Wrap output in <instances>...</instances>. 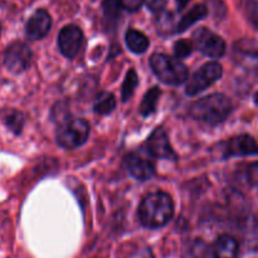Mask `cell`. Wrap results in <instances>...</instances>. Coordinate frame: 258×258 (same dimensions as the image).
<instances>
[{
	"label": "cell",
	"instance_id": "cell-17",
	"mask_svg": "<svg viewBox=\"0 0 258 258\" xmlns=\"http://www.w3.org/2000/svg\"><path fill=\"white\" fill-rule=\"evenodd\" d=\"M161 91L159 87H153L146 92L144 96L143 101L140 105V112L143 116H149L151 113L155 112L156 106H158V101L160 98Z\"/></svg>",
	"mask_w": 258,
	"mask_h": 258
},
{
	"label": "cell",
	"instance_id": "cell-18",
	"mask_svg": "<svg viewBox=\"0 0 258 258\" xmlns=\"http://www.w3.org/2000/svg\"><path fill=\"white\" fill-rule=\"evenodd\" d=\"M116 107V100L115 96L111 93H102L100 97L97 98L95 103V112L100 113V115H107V113L112 112Z\"/></svg>",
	"mask_w": 258,
	"mask_h": 258
},
{
	"label": "cell",
	"instance_id": "cell-19",
	"mask_svg": "<svg viewBox=\"0 0 258 258\" xmlns=\"http://www.w3.org/2000/svg\"><path fill=\"white\" fill-rule=\"evenodd\" d=\"M242 13L248 19V22L258 30V2L257 0H242L241 4Z\"/></svg>",
	"mask_w": 258,
	"mask_h": 258
},
{
	"label": "cell",
	"instance_id": "cell-24",
	"mask_svg": "<svg viewBox=\"0 0 258 258\" xmlns=\"http://www.w3.org/2000/svg\"><path fill=\"white\" fill-rule=\"evenodd\" d=\"M122 7V9L128 10V12H138L143 5L144 0H118Z\"/></svg>",
	"mask_w": 258,
	"mask_h": 258
},
{
	"label": "cell",
	"instance_id": "cell-27",
	"mask_svg": "<svg viewBox=\"0 0 258 258\" xmlns=\"http://www.w3.org/2000/svg\"><path fill=\"white\" fill-rule=\"evenodd\" d=\"M189 2L190 0H176V4H178L179 9H183V8H185L189 4Z\"/></svg>",
	"mask_w": 258,
	"mask_h": 258
},
{
	"label": "cell",
	"instance_id": "cell-5",
	"mask_svg": "<svg viewBox=\"0 0 258 258\" xmlns=\"http://www.w3.org/2000/svg\"><path fill=\"white\" fill-rule=\"evenodd\" d=\"M223 75V68L218 62H208L193 73L186 83L185 92L189 96H196L213 85Z\"/></svg>",
	"mask_w": 258,
	"mask_h": 258
},
{
	"label": "cell",
	"instance_id": "cell-15",
	"mask_svg": "<svg viewBox=\"0 0 258 258\" xmlns=\"http://www.w3.org/2000/svg\"><path fill=\"white\" fill-rule=\"evenodd\" d=\"M208 15V9H207L206 5L198 4L196 7L191 8L185 15L180 19V22L178 23V27H176V32L181 33L185 32L186 29L191 27L193 24H196L199 20L204 19V18Z\"/></svg>",
	"mask_w": 258,
	"mask_h": 258
},
{
	"label": "cell",
	"instance_id": "cell-10",
	"mask_svg": "<svg viewBox=\"0 0 258 258\" xmlns=\"http://www.w3.org/2000/svg\"><path fill=\"white\" fill-rule=\"evenodd\" d=\"M52 27V18L44 9H39L29 18L25 25V34L29 39L39 40L48 34Z\"/></svg>",
	"mask_w": 258,
	"mask_h": 258
},
{
	"label": "cell",
	"instance_id": "cell-28",
	"mask_svg": "<svg viewBox=\"0 0 258 258\" xmlns=\"http://www.w3.org/2000/svg\"><path fill=\"white\" fill-rule=\"evenodd\" d=\"M254 101H256V103L258 105V92L256 93V96H254Z\"/></svg>",
	"mask_w": 258,
	"mask_h": 258
},
{
	"label": "cell",
	"instance_id": "cell-8",
	"mask_svg": "<svg viewBox=\"0 0 258 258\" xmlns=\"http://www.w3.org/2000/svg\"><path fill=\"white\" fill-rule=\"evenodd\" d=\"M32 60V50L27 44L15 42L7 48L4 62L12 72L20 73L27 70Z\"/></svg>",
	"mask_w": 258,
	"mask_h": 258
},
{
	"label": "cell",
	"instance_id": "cell-29",
	"mask_svg": "<svg viewBox=\"0 0 258 258\" xmlns=\"http://www.w3.org/2000/svg\"><path fill=\"white\" fill-rule=\"evenodd\" d=\"M0 32H2V25H0Z\"/></svg>",
	"mask_w": 258,
	"mask_h": 258
},
{
	"label": "cell",
	"instance_id": "cell-6",
	"mask_svg": "<svg viewBox=\"0 0 258 258\" xmlns=\"http://www.w3.org/2000/svg\"><path fill=\"white\" fill-rule=\"evenodd\" d=\"M193 47L209 58H221L226 52V42L222 37L207 28H199L193 33Z\"/></svg>",
	"mask_w": 258,
	"mask_h": 258
},
{
	"label": "cell",
	"instance_id": "cell-4",
	"mask_svg": "<svg viewBox=\"0 0 258 258\" xmlns=\"http://www.w3.org/2000/svg\"><path fill=\"white\" fill-rule=\"evenodd\" d=\"M90 135V125L82 118H72L60 123L57 130V143L59 146L73 150L87 141Z\"/></svg>",
	"mask_w": 258,
	"mask_h": 258
},
{
	"label": "cell",
	"instance_id": "cell-7",
	"mask_svg": "<svg viewBox=\"0 0 258 258\" xmlns=\"http://www.w3.org/2000/svg\"><path fill=\"white\" fill-rule=\"evenodd\" d=\"M83 44V33L77 25H66L58 35V47L64 57L75 58Z\"/></svg>",
	"mask_w": 258,
	"mask_h": 258
},
{
	"label": "cell",
	"instance_id": "cell-14",
	"mask_svg": "<svg viewBox=\"0 0 258 258\" xmlns=\"http://www.w3.org/2000/svg\"><path fill=\"white\" fill-rule=\"evenodd\" d=\"M234 50L243 63L258 68V42L252 39H242L234 44Z\"/></svg>",
	"mask_w": 258,
	"mask_h": 258
},
{
	"label": "cell",
	"instance_id": "cell-11",
	"mask_svg": "<svg viewBox=\"0 0 258 258\" xmlns=\"http://www.w3.org/2000/svg\"><path fill=\"white\" fill-rule=\"evenodd\" d=\"M258 155V143L249 135H239L232 138L224 148V156Z\"/></svg>",
	"mask_w": 258,
	"mask_h": 258
},
{
	"label": "cell",
	"instance_id": "cell-20",
	"mask_svg": "<svg viewBox=\"0 0 258 258\" xmlns=\"http://www.w3.org/2000/svg\"><path fill=\"white\" fill-rule=\"evenodd\" d=\"M5 125L14 134H20L24 126V116L19 111H8L4 116Z\"/></svg>",
	"mask_w": 258,
	"mask_h": 258
},
{
	"label": "cell",
	"instance_id": "cell-13",
	"mask_svg": "<svg viewBox=\"0 0 258 258\" xmlns=\"http://www.w3.org/2000/svg\"><path fill=\"white\" fill-rule=\"evenodd\" d=\"M239 253V244L234 237L223 234L218 237L213 246L214 258H237Z\"/></svg>",
	"mask_w": 258,
	"mask_h": 258
},
{
	"label": "cell",
	"instance_id": "cell-16",
	"mask_svg": "<svg viewBox=\"0 0 258 258\" xmlns=\"http://www.w3.org/2000/svg\"><path fill=\"white\" fill-rule=\"evenodd\" d=\"M125 40L128 49L134 53H144L150 44L148 37L136 29H128L126 32Z\"/></svg>",
	"mask_w": 258,
	"mask_h": 258
},
{
	"label": "cell",
	"instance_id": "cell-26",
	"mask_svg": "<svg viewBox=\"0 0 258 258\" xmlns=\"http://www.w3.org/2000/svg\"><path fill=\"white\" fill-rule=\"evenodd\" d=\"M144 2H145L146 7H148L151 12L158 13L165 8L168 0H144Z\"/></svg>",
	"mask_w": 258,
	"mask_h": 258
},
{
	"label": "cell",
	"instance_id": "cell-22",
	"mask_svg": "<svg viewBox=\"0 0 258 258\" xmlns=\"http://www.w3.org/2000/svg\"><path fill=\"white\" fill-rule=\"evenodd\" d=\"M121 7L118 0H105L103 2V13L108 19H116L121 14Z\"/></svg>",
	"mask_w": 258,
	"mask_h": 258
},
{
	"label": "cell",
	"instance_id": "cell-12",
	"mask_svg": "<svg viewBox=\"0 0 258 258\" xmlns=\"http://www.w3.org/2000/svg\"><path fill=\"white\" fill-rule=\"evenodd\" d=\"M125 165L127 168L128 173L135 179L141 181L149 180L155 174V168L151 161L141 158L138 154H128L125 158Z\"/></svg>",
	"mask_w": 258,
	"mask_h": 258
},
{
	"label": "cell",
	"instance_id": "cell-2",
	"mask_svg": "<svg viewBox=\"0 0 258 258\" xmlns=\"http://www.w3.org/2000/svg\"><path fill=\"white\" fill-rule=\"evenodd\" d=\"M231 100L222 93L206 96L196 101L190 106V115L196 120L208 125H218L223 122L232 112Z\"/></svg>",
	"mask_w": 258,
	"mask_h": 258
},
{
	"label": "cell",
	"instance_id": "cell-25",
	"mask_svg": "<svg viewBox=\"0 0 258 258\" xmlns=\"http://www.w3.org/2000/svg\"><path fill=\"white\" fill-rule=\"evenodd\" d=\"M247 179L249 184L253 186H258V163L251 164L247 169Z\"/></svg>",
	"mask_w": 258,
	"mask_h": 258
},
{
	"label": "cell",
	"instance_id": "cell-23",
	"mask_svg": "<svg viewBox=\"0 0 258 258\" xmlns=\"http://www.w3.org/2000/svg\"><path fill=\"white\" fill-rule=\"evenodd\" d=\"M191 52H193V43L189 42V40L181 39L174 44V53H175L178 59L188 57L191 54Z\"/></svg>",
	"mask_w": 258,
	"mask_h": 258
},
{
	"label": "cell",
	"instance_id": "cell-21",
	"mask_svg": "<svg viewBox=\"0 0 258 258\" xmlns=\"http://www.w3.org/2000/svg\"><path fill=\"white\" fill-rule=\"evenodd\" d=\"M138 82V75H136L135 71H128L122 83V91H121V97H122L123 102H126L133 96Z\"/></svg>",
	"mask_w": 258,
	"mask_h": 258
},
{
	"label": "cell",
	"instance_id": "cell-9",
	"mask_svg": "<svg viewBox=\"0 0 258 258\" xmlns=\"http://www.w3.org/2000/svg\"><path fill=\"white\" fill-rule=\"evenodd\" d=\"M148 151L158 159H166V160H175L176 155L170 145L168 135L163 128H156L149 136L146 141Z\"/></svg>",
	"mask_w": 258,
	"mask_h": 258
},
{
	"label": "cell",
	"instance_id": "cell-3",
	"mask_svg": "<svg viewBox=\"0 0 258 258\" xmlns=\"http://www.w3.org/2000/svg\"><path fill=\"white\" fill-rule=\"evenodd\" d=\"M150 66L156 77L166 85L178 86L188 80V68L178 58L155 53L151 55Z\"/></svg>",
	"mask_w": 258,
	"mask_h": 258
},
{
	"label": "cell",
	"instance_id": "cell-1",
	"mask_svg": "<svg viewBox=\"0 0 258 258\" xmlns=\"http://www.w3.org/2000/svg\"><path fill=\"white\" fill-rule=\"evenodd\" d=\"M173 216V199L164 191L149 194L139 207V218L148 228H161L171 221Z\"/></svg>",
	"mask_w": 258,
	"mask_h": 258
}]
</instances>
